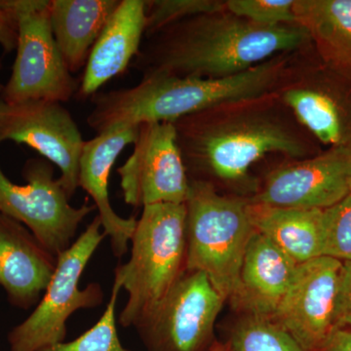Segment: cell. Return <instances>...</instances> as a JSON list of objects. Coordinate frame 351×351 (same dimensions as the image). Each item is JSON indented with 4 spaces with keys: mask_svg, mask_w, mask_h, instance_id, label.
Segmentation results:
<instances>
[{
    "mask_svg": "<svg viewBox=\"0 0 351 351\" xmlns=\"http://www.w3.org/2000/svg\"><path fill=\"white\" fill-rule=\"evenodd\" d=\"M189 180L234 184L269 154L307 158L313 137L276 91L230 101L173 122Z\"/></svg>",
    "mask_w": 351,
    "mask_h": 351,
    "instance_id": "obj_1",
    "label": "cell"
},
{
    "mask_svg": "<svg viewBox=\"0 0 351 351\" xmlns=\"http://www.w3.org/2000/svg\"><path fill=\"white\" fill-rule=\"evenodd\" d=\"M300 24L263 27L223 8L188 18L145 38L131 68L143 76L223 78L282 53L311 47Z\"/></svg>",
    "mask_w": 351,
    "mask_h": 351,
    "instance_id": "obj_2",
    "label": "cell"
},
{
    "mask_svg": "<svg viewBox=\"0 0 351 351\" xmlns=\"http://www.w3.org/2000/svg\"><path fill=\"white\" fill-rule=\"evenodd\" d=\"M297 52L276 55L228 77L143 76L135 86L95 94L88 125L99 135L117 127L174 122L230 101L271 93L282 82Z\"/></svg>",
    "mask_w": 351,
    "mask_h": 351,
    "instance_id": "obj_3",
    "label": "cell"
},
{
    "mask_svg": "<svg viewBox=\"0 0 351 351\" xmlns=\"http://www.w3.org/2000/svg\"><path fill=\"white\" fill-rule=\"evenodd\" d=\"M186 205L156 203L143 207L131 237L128 262L114 279L128 294L119 324L138 329L151 319L186 272Z\"/></svg>",
    "mask_w": 351,
    "mask_h": 351,
    "instance_id": "obj_4",
    "label": "cell"
},
{
    "mask_svg": "<svg viewBox=\"0 0 351 351\" xmlns=\"http://www.w3.org/2000/svg\"><path fill=\"white\" fill-rule=\"evenodd\" d=\"M186 271L206 274L226 301L237 293L255 228L248 198L223 195L209 182L189 180L186 203Z\"/></svg>",
    "mask_w": 351,
    "mask_h": 351,
    "instance_id": "obj_5",
    "label": "cell"
},
{
    "mask_svg": "<svg viewBox=\"0 0 351 351\" xmlns=\"http://www.w3.org/2000/svg\"><path fill=\"white\" fill-rule=\"evenodd\" d=\"M107 237L97 216L75 241L57 257L56 269L31 315L9 332L10 351H38L64 343L66 322L75 311L94 308L104 301L100 284L80 288L85 267Z\"/></svg>",
    "mask_w": 351,
    "mask_h": 351,
    "instance_id": "obj_6",
    "label": "cell"
},
{
    "mask_svg": "<svg viewBox=\"0 0 351 351\" xmlns=\"http://www.w3.org/2000/svg\"><path fill=\"white\" fill-rule=\"evenodd\" d=\"M17 22L16 59L0 97L12 104L66 103L77 94L80 82L69 71L53 36L50 0H19Z\"/></svg>",
    "mask_w": 351,
    "mask_h": 351,
    "instance_id": "obj_7",
    "label": "cell"
},
{
    "mask_svg": "<svg viewBox=\"0 0 351 351\" xmlns=\"http://www.w3.org/2000/svg\"><path fill=\"white\" fill-rule=\"evenodd\" d=\"M54 174L53 164L43 157L25 163V184L11 182L0 167V213L24 225L58 257L73 243L83 219L97 209L95 205H71Z\"/></svg>",
    "mask_w": 351,
    "mask_h": 351,
    "instance_id": "obj_8",
    "label": "cell"
},
{
    "mask_svg": "<svg viewBox=\"0 0 351 351\" xmlns=\"http://www.w3.org/2000/svg\"><path fill=\"white\" fill-rule=\"evenodd\" d=\"M225 302L206 274L186 271L157 313L136 330L147 351H210Z\"/></svg>",
    "mask_w": 351,
    "mask_h": 351,
    "instance_id": "obj_9",
    "label": "cell"
},
{
    "mask_svg": "<svg viewBox=\"0 0 351 351\" xmlns=\"http://www.w3.org/2000/svg\"><path fill=\"white\" fill-rule=\"evenodd\" d=\"M12 141L32 147L60 170L69 198L80 188L83 140L80 127L63 104L44 100L7 103L0 97V145Z\"/></svg>",
    "mask_w": 351,
    "mask_h": 351,
    "instance_id": "obj_10",
    "label": "cell"
},
{
    "mask_svg": "<svg viewBox=\"0 0 351 351\" xmlns=\"http://www.w3.org/2000/svg\"><path fill=\"white\" fill-rule=\"evenodd\" d=\"M117 173L124 201L132 207L186 203L189 178L173 122L140 125L134 151Z\"/></svg>",
    "mask_w": 351,
    "mask_h": 351,
    "instance_id": "obj_11",
    "label": "cell"
},
{
    "mask_svg": "<svg viewBox=\"0 0 351 351\" xmlns=\"http://www.w3.org/2000/svg\"><path fill=\"white\" fill-rule=\"evenodd\" d=\"M350 191L351 147H330L270 171L248 199L265 206L325 210Z\"/></svg>",
    "mask_w": 351,
    "mask_h": 351,
    "instance_id": "obj_12",
    "label": "cell"
},
{
    "mask_svg": "<svg viewBox=\"0 0 351 351\" xmlns=\"http://www.w3.org/2000/svg\"><path fill=\"white\" fill-rule=\"evenodd\" d=\"M343 262L321 256L298 265L272 321L308 351H318L337 322V298Z\"/></svg>",
    "mask_w": 351,
    "mask_h": 351,
    "instance_id": "obj_13",
    "label": "cell"
},
{
    "mask_svg": "<svg viewBox=\"0 0 351 351\" xmlns=\"http://www.w3.org/2000/svg\"><path fill=\"white\" fill-rule=\"evenodd\" d=\"M311 47L295 53L276 93L311 137L330 147H351L350 104L311 64Z\"/></svg>",
    "mask_w": 351,
    "mask_h": 351,
    "instance_id": "obj_14",
    "label": "cell"
},
{
    "mask_svg": "<svg viewBox=\"0 0 351 351\" xmlns=\"http://www.w3.org/2000/svg\"><path fill=\"white\" fill-rule=\"evenodd\" d=\"M138 127H117L85 141L80 159L78 184L93 199L104 232L110 237L113 255L117 258L128 251L137 219L122 218L113 210L108 191L110 172L123 149L135 144Z\"/></svg>",
    "mask_w": 351,
    "mask_h": 351,
    "instance_id": "obj_15",
    "label": "cell"
},
{
    "mask_svg": "<svg viewBox=\"0 0 351 351\" xmlns=\"http://www.w3.org/2000/svg\"><path fill=\"white\" fill-rule=\"evenodd\" d=\"M56 265L24 225L0 213V287L11 304L27 311L38 304Z\"/></svg>",
    "mask_w": 351,
    "mask_h": 351,
    "instance_id": "obj_16",
    "label": "cell"
},
{
    "mask_svg": "<svg viewBox=\"0 0 351 351\" xmlns=\"http://www.w3.org/2000/svg\"><path fill=\"white\" fill-rule=\"evenodd\" d=\"M298 265L274 242L255 230L230 300L245 316L271 320L287 292Z\"/></svg>",
    "mask_w": 351,
    "mask_h": 351,
    "instance_id": "obj_17",
    "label": "cell"
},
{
    "mask_svg": "<svg viewBox=\"0 0 351 351\" xmlns=\"http://www.w3.org/2000/svg\"><path fill=\"white\" fill-rule=\"evenodd\" d=\"M145 3L147 0H120L92 48L77 98H92L131 66L145 34Z\"/></svg>",
    "mask_w": 351,
    "mask_h": 351,
    "instance_id": "obj_18",
    "label": "cell"
},
{
    "mask_svg": "<svg viewBox=\"0 0 351 351\" xmlns=\"http://www.w3.org/2000/svg\"><path fill=\"white\" fill-rule=\"evenodd\" d=\"M120 0H50L53 36L71 73L86 66L94 44Z\"/></svg>",
    "mask_w": 351,
    "mask_h": 351,
    "instance_id": "obj_19",
    "label": "cell"
},
{
    "mask_svg": "<svg viewBox=\"0 0 351 351\" xmlns=\"http://www.w3.org/2000/svg\"><path fill=\"white\" fill-rule=\"evenodd\" d=\"M249 210L255 230L297 265L323 256L324 210L271 207L251 202Z\"/></svg>",
    "mask_w": 351,
    "mask_h": 351,
    "instance_id": "obj_20",
    "label": "cell"
},
{
    "mask_svg": "<svg viewBox=\"0 0 351 351\" xmlns=\"http://www.w3.org/2000/svg\"><path fill=\"white\" fill-rule=\"evenodd\" d=\"M294 13L323 63L351 80V0H295Z\"/></svg>",
    "mask_w": 351,
    "mask_h": 351,
    "instance_id": "obj_21",
    "label": "cell"
},
{
    "mask_svg": "<svg viewBox=\"0 0 351 351\" xmlns=\"http://www.w3.org/2000/svg\"><path fill=\"white\" fill-rule=\"evenodd\" d=\"M226 343L232 351H308L274 321L253 316L237 321Z\"/></svg>",
    "mask_w": 351,
    "mask_h": 351,
    "instance_id": "obj_22",
    "label": "cell"
},
{
    "mask_svg": "<svg viewBox=\"0 0 351 351\" xmlns=\"http://www.w3.org/2000/svg\"><path fill=\"white\" fill-rule=\"evenodd\" d=\"M121 285L114 279L110 302L93 327L69 343H59L38 351H132L122 346L117 327V306Z\"/></svg>",
    "mask_w": 351,
    "mask_h": 351,
    "instance_id": "obj_23",
    "label": "cell"
},
{
    "mask_svg": "<svg viewBox=\"0 0 351 351\" xmlns=\"http://www.w3.org/2000/svg\"><path fill=\"white\" fill-rule=\"evenodd\" d=\"M218 0H149L145 3V38L188 18L225 8Z\"/></svg>",
    "mask_w": 351,
    "mask_h": 351,
    "instance_id": "obj_24",
    "label": "cell"
},
{
    "mask_svg": "<svg viewBox=\"0 0 351 351\" xmlns=\"http://www.w3.org/2000/svg\"><path fill=\"white\" fill-rule=\"evenodd\" d=\"M323 256L351 261V191L334 206L325 209Z\"/></svg>",
    "mask_w": 351,
    "mask_h": 351,
    "instance_id": "obj_25",
    "label": "cell"
},
{
    "mask_svg": "<svg viewBox=\"0 0 351 351\" xmlns=\"http://www.w3.org/2000/svg\"><path fill=\"white\" fill-rule=\"evenodd\" d=\"M295 0H226L230 12L263 27L297 24Z\"/></svg>",
    "mask_w": 351,
    "mask_h": 351,
    "instance_id": "obj_26",
    "label": "cell"
},
{
    "mask_svg": "<svg viewBox=\"0 0 351 351\" xmlns=\"http://www.w3.org/2000/svg\"><path fill=\"white\" fill-rule=\"evenodd\" d=\"M18 4L19 0H0V47L7 54L17 47Z\"/></svg>",
    "mask_w": 351,
    "mask_h": 351,
    "instance_id": "obj_27",
    "label": "cell"
},
{
    "mask_svg": "<svg viewBox=\"0 0 351 351\" xmlns=\"http://www.w3.org/2000/svg\"><path fill=\"white\" fill-rule=\"evenodd\" d=\"M337 322L339 328L351 329V261L343 262L337 298Z\"/></svg>",
    "mask_w": 351,
    "mask_h": 351,
    "instance_id": "obj_28",
    "label": "cell"
},
{
    "mask_svg": "<svg viewBox=\"0 0 351 351\" xmlns=\"http://www.w3.org/2000/svg\"><path fill=\"white\" fill-rule=\"evenodd\" d=\"M318 351H351V329L336 330Z\"/></svg>",
    "mask_w": 351,
    "mask_h": 351,
    "instance_id": "obj_29",
    "label": "cell"
},
{
    "mask_svg": "<svg viewBox=\"0 0 351 351\" xmlns=\"http://www.w3.org/2000/svg\"><path fill=\"white\" fill-rule=\"evenodd\" d=\"M210 351H232V348H230V345L228 343H219V341H216L213 348H211Z\"/></svg>",
    "mask_w": 351,
    "mask_h": 351,
    "instance_id": "obj_30",
    "label": "cell"
},
{
    "mask_svg": "<svg viewBox=\"0 0 351 351\" xmlns=\"http://www.w3.org/2000/svg\"><path fill=\"white\" fill-rule=\"evenodd\" d=\"M2 66H3V64H2V62L0 61V69H2Z\"/></svg>",
    "mask_w": 351,
    "mask_h": 351,
    "instance_id": "obj_31",
    "label": "cell"
}]
</instances>
